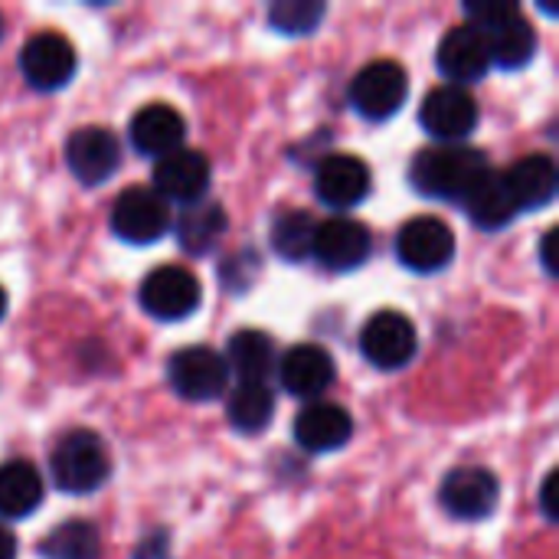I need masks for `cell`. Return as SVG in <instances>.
I'll use <instances>...</instances> for the list:
<instances>
[{
    "instance_id": "1",
    "label": "cell",
    "mask_w": 559,
    "mask_h": 559,
    "mask_svg": "<svg viewBox=\"0 0 559 559\" xmlns=\"http://www.w3.org/2000/svg\"><path fill=\"white\" fill-rule=\"evenodd\" d=\"M491 170L488 157L475 147L439 144L419 151L409 164V180L419 193L436 200H465Z\"/></svg>"
},
{
    "instance_id": "2",
    "label": "cell",
    "mask_w": 559,
    "mask_h": 559,
    "mask_svg": "<svg viewBox=\"0 0 559 559\" xmlns=\"http://www.w3.org/2000/svg\"><path fill=\"white\" fill-rule=\"evenodd\" d=\"M49 472L59 491L66 495H92L111 475V459L105 442L92 429L66 432L49 459Z\"/></svg>"
},
{
    "instance_id": "3",
    "label": "cell",
    "mask_w": 559,
    "mask_h": 559,
    "mask_svg": "<svg viewBox=\"0 0 559 559\" xmlns=\"http://www.w3.org/2000/svg\"><path fill=\"white\" fill-rule=\"evenodd\" d=\"M409 95V75L393 59H377L364 66L350 82V105L367 121L393 118Z\"/></svg>"
},
{
    "instance_id": "4",
    "label": "cell",
    "mask_w": 559,
    "mask_h": 559,
    "mask_svg": "<svg viewBox=\"0 0 559 559\" xmlns=\"http://www.w3.org/2000/svg\"><path fill=\"white\" fill-rule=\"evenodd\" d=\"M138 298H141V308L151 318H157V321H183L200 308L203 288H200V282H197V275L190 269L160 265L141 282Z\"/></svg>"
},
{
    "instance_id": "5",
    "label": "cell",
    "mask_w": 559,
    "mask_h": 559,
    "mask_svg": "<svg viewBox=\"0 0 559 559\" xmlns=\"http://www.w3.org/2000/svg\"><path fill=\"white\" fill-rule=\"evenodd\" d=\"M167 380L180 400L210 403L226 393L229 367L213 347H183L167 360Z\"/></svg>"
},
{
    "instance_id": "6",
    "label": "cell",
    "mask_w": 559,
    "mask_h": 559,
    "mask_svg": "<svg viewBox=\"0 0 559 559\" xmlns=\"http://www.w3.org/2000/svg\"><path fill=\"white\" fill-rule=\"evenodd\" d=\"M111 229L118 239H124L131 246H151L170 229V210L154 190L128 187L115 197Z\"/></svg>"
},
{
    "instance_id": "7",
    "label": "cell",
    "mask_w": 559,
    "mask_h": 559,
    "mask_svg": "<svg viewBox=\"0 0 559 559\" xmlns=\"http://www.w3.org/2000/svg\"><path fill=\"white\" fill-rule=\"evenodd\" d=\"M416 324L400 311H380L360 331V354L377 370H403L416 357Z\"/></svg>"
},
{
    "instance_id": "8",
    "label": "cell",
    "mask_w": 559,
    "mask_h": 559,
    "mask_svg": "<svg viewBox=\"0 0 559 559\" xmlns=\"http://www.w3.org/2000/svg\"><path fill=\"white\" fill-rule=\"evenodd\" d=\"M396 259L413 272H439L455 259V236L439 216H413L396 236Z\"/></svg>"
},
{
    "instance_id": "9",
    "label": "cell",
    "mask_w": 559,
    "mask_h": 559,
    "mask_svg": "<svg viewBox=\"0 0 559 559\" xmlns=\"http://www.w3.org/2000/svg\"><path fill=\"white\" fill-rule=\"evenodd\" d=\"M439 501L455 521H485L501 501V485L488 468L465 465L445 475Z\"/></svg>"
},
{
    "instance_id": "10",
    "label": "cell",
    "mask_w": 559,
    "mask_h": 559,
    "mask_svg": "<svg viewBox=\"0 0 559 559\" xmlns=\"http://www.w3.org/2000/svg\"><path fill=\"white\" fill-rule=\"evenodd\" d=\"M20 69L39 92H56L75 75V49L59 33H36L20 49Z\"/></svg>"
},
{
    "instance_id": "11",
    "label": "cell",
    "mask_w": 559,
    "mask_h": 559,
    "mask_svg": "<svg viewBox=\"0 0 559 559\" xmlns=\"http://www.w3.org/2000/svg\"><path fill=\"white\" fill-rule=\"evenodd\" d=\"M419 124L439 138L442 144H455L468 138L478 124V105L475 98L459 85H439L432 88L419 105Z\"/></svg>"
},
{
    "instance_id": "12",
    "label": "cell",
    "mask_w": 559,
    "mask_h": 559,
    "mask_svg": "<svg viewBox=\"0 0 559 559\" xmlns=\"http://www.w3.org/2000/svg\"><path fill=\"white\" fill-rule=\"evenodd\" d=\"M439 69L445 79H452V85H468V82H478L488 75L491 69V43H488V33L472 26V23H462V26H452L442 43H439Z\"/></svg>"
},
{
    "instance_id": "13",
    "label": "cell",
    "mask_w": 559,
    "mask_h": 559,
    "mask_svg": "<svg viewBox=\"0 0 559 559\" xmlns=\"http://www.w3.org/2000/svg\"><path fill=\"white\" fill-rule=\"evenodd\" d=\"M66 164L72 170V177L85 187H98L105 183L118 164H121V147L118 138L108 128H79L69 134L66 141Z\"/></svg>"
},
{
    "instance_id": "14",
    "label": "cell",
    "mask_w": 559,
    "mask_h": 559,
    "mask_svg": "<svg viewBox=\"0 0 559 559\" xmlns=\"http://www.w3.org/2000/svg\"><path fill=\"white\" fill-rule=\"evenodd\" d=\"M370 249H373V239L364 223L350 216H334V219L318 223L311 255L331 272H350L370 259Z\"/></svg>"
},
{
    "instance_id": "15",
    "label": "cell",
    "mask_w": 559,
    "mask_h": 559,
    "mask_svg": "<svg viewBox=\"0 0 559 559\" xmlns=\"http://www.w3.org/2000/svg\"><path fill=\"white\" fill-rule=\"evenodd\" d=\"M210 160H206V154H200V151H174V154H167V157H160L157 164H154V174H151V180H154V193L164 200V203H200L203 200V193L210 190Z\"/></svg>"
},
{
    "instance_id": "16",
    "label": "cell",
    "mask_w": 559,
    "mask_h": 559,
    "mask_svg": "<svg viewBox=\"0 0 559 559\" xmlns=\"http://www.w3.org/2000/svg\"><path fill=\"white\" fill-rule=\"evenodd\" d=\"M370 187H373V174L367 160L354 154H331L318 164L314 190L318 200L331 210H354L370 197Z\"/></svg>"
},
{
    "instance_id": "17",
    "label": "cell",
    "mask_w": 559,
    "mask_h": 559,
    "mask_svg": "<svg viewBox=\"0 0 559 559\" xmlns=\"http://www.w3.org/2000/svg\"><path fill=\"white\" fill-rule=\"evenodd\" d=\"M350 436H354V419L337 403L314 400L295 416V442L305 452H314V455L337 452L341 445H347Z\"/></svg>"
},
{
    "instance_id": "18",
    "label": "cell",
    "mask_w": 559,
    "mask_h": 559,
    "mask_svg": "<svg viewBox=\"0 0 559 559\" xmlns=\"http://www.w3.org/2000/svg\"><path fill=\"white\" fill-rule=\"evenodd\" d=\"M278 380L285 393H292L295 400H318L334 383V360L318 344H298L282 357Z\"/></svg>"
},
{
    "instance_id": "19",
    "label": "cell",
    "mask_w": 559,
    "mask_h": 559,
    "mask_svg": "<svg viewBox=\"0 0 559 559\" xmlns=\"http://www.w3.org/2000/svg\"><path fill=\"white\" fill-rule=\"evenodd\" d=\"M183 138H187V121L174 105L154 102V105H144L131 118V144L144 157L160 160V157L180 151Z\"/></svg>"
},
{
    "instance_id": "20",
    "label": "cell",
    "mask_w": 559,
    "mask_h": 559,
    "mask_svg": "<svg viewBox=\"0 0 559 559\" xmlns=\"http://www.w3.org/2000/svg\"><path fill=\"white\" fill-rule=\"evenodd\" d=\"M508 190L518 203V210H540L547 203H554L559 187V174L554 157L547 154H527L521 157L508 174Z\"/></svg>"
},
{
    "instance_id": "21",
    "label": "cell",
    "mask_w": 559,
    "mask_h": 559,
    "mask_svg": "<svg viewBox=\"0 0 559 559\" xmlns=\"http://www.w3.org/2000/svg\"><path fill=\"white\" fill-rule=\"evenodd\" d=\"M39 504H43L39 472L23 459L0 465V518L20 521V518H29Z\"/></svg>"
},
{
    "instance_id": "22",
    "label": "cell",
    "mask_w": 559,
    "mask_h": 559,
    "mask_svg": "<svg viewBox=\"0 0 559 559\" xmlns=\"http://www.w3.org/2000/svg\"><path fill=\"white\" fill-rule=\"evenodd\" d=\"M223 360L229 370H236L239 383H265V377L275 370V344L265 331H236Z\"/></svg>"
},
{
    "instance_id": "23",
    "label": "cell",
    "mask_w": 559,
    "mask_h": 559,
    "mask_svg": "<svg viewBox=\"0 0 559 559\" xmlns=\"http://www.w3.org/2000/svg\"><path fill=\"white\" fill-rule=\"evenodd\" d=\"M462 203H465L472 223L481 226V229H501L518 216V203H514V197L508 190L504 174H498V170H488L485 180Z\"/></svg>"
},
{
    "instance_id": "24",
    "label": "cell",
    "mask_w": 559,
    "mask_h": 559,
    "mask_svg": "<svg viewBox=\"0 0 559 559\" xmlns=\"http://www.w3.org/2000/svg\"><path fill=\"white\" fill-rule=\"evenodd\" d=\"M488 43H491V66L501 69H524L537 56V33L524 20V13L488 29Z\"/></svg>"
},
{
    "instance_id": "25",
    "label": "cell",
    "mask_w": 559,
    "mask_h": 559,
    "mask_svg": "<svg viewBox=\"0 0 559 559\" xmlns=\"http://www.w3.org/2000/svg\"><path fill=\"white\" fill-rule=\"evenodd\" d=\"M275 416V396L265 383H239L226 396V419L236 432H262Z\"/></svg>"
},
{
    "instance_id": "26",
    "label": "cell",
    "mask_w": 559,
    "mask_h": 559,
    "mask_svg": "<svg viewBox=\"0 0 559 559\" xmlns=\"http://www.w3.org/2000/svg\"><path fill=\"white\" fill-rule=\"evenodd\" d=\"M223 233H226V213L219 203H190L177 219V239L193 255L210 252Z\"/></svg>"
},
{
    "instance_id": "27",
    "label": "cell",
    "mask_w": 559,
    "mask_h": 559,
    "mask_svg": "<svg viewBox=\"0 0 559 559\" xmlns=\"http://www.w3.org/2000/svg\"><path fill=\"white\" fill-rule=\"evenodd\" d=\"M98 554H102V537L98 527L88 521H66L39 540L43 559H98Z\"/></svg>"
},
{
    "instance_id": "28",
    "label": "cell",
    "mask_w": 559,
    "mask_h": 559,
    "mask_svg": "<svg viewBox=\"0 0 559 559\" xmlns=\"http://www.w3.org/2000/svg\"><path fill=\"white\" fill-rule=\"evenodd\" d=\"M314 233H318V219L311 213L288 210V213L275 216V223H272V249L285 262H301L314 249Z\"/></svg>"
},
{
    "instance_id": "29",
    "label": "cell",
    "mask_w": 559,
    "mask_h": 559,
    "mask_svg": "<svg viewBox=\"0 0 559 559\" xmlns=\"http://www.w3.org/2000/svg\"><path fill=\"white\" fill-rule=\"evenodd\" d=\"M324 13L328 7L321 0H278L269 7V23L285 36H305L324 20Z\"/></svg>"
},
{
    "instance_id": "30",
    "label": "cell",
    "mask_w": 559,
    "mask_h": 559,
    "mask_svg": "<svg viewBox=\"0 0 559 559\" xmlns=\"http://www.w3.org/2000/svg\"><path fill=\"white\" fill-rule=\"evenodd\" d=\"M554 488H557V475L550 472L547 478H544V488H540V508H544V514H547V521H554L557 524V498H554Z\"/></svg>"
},
{
    "instance_id": "31",
    "label": "cell",
    "mask_w": 559,
    "mask_h": 559,
    "mask_svg": "<svg viewBox=\"0 0 559 559\" xmlns=\"http://www.w3.org/2000/svg\"><path fill=\"white\" fill-rule=\"evenodd\" d=\"M557 239V229H547L544 239H540V262H544V269H547L550 275H557V252H554Z\"/></svg>"
},
{
    "instance_id": "32",
    "label": "cell",
    "mask_w": 559,
    "mask_h": 559,
    "mask_svg": "<svg viewBox=\"0 0 559 559\" xmlns=\"http://www.w3.org/2000/svg\"><path fill=\"white\" fill-rule=\"evenodd\" d=\"M0 559H16V540L7 527H0Z\"/></svg>"
},
{
    "instance_id": "33",
    "label": "cell",
    "mask_w": 559,
    "mask_h": 559,
    "mask_svg": "<svg viewBox=\"0 0 559 559\" xmlns=\"http://www.w3.org/2000/svg\"><path fill=\"white\" fill-rule=\"evenodd\" d=\"M3 314H7V292L0 288V321H3Z\"/></svg>"
},
{
    "instance_id": "34",
    "label": "cell",
    "mask_w": 559,
    "mask_h": 559,
    "mask_svg": "<svg viewBox=\"0 0 559 559\" xmlns=\"http://www.w3.org/2000/svg\"><path fill=\"white\" fill-rule=\"evenodd\" d=\"M0 36H3V16H0Z\"/></svg>"
}]
</instances>
